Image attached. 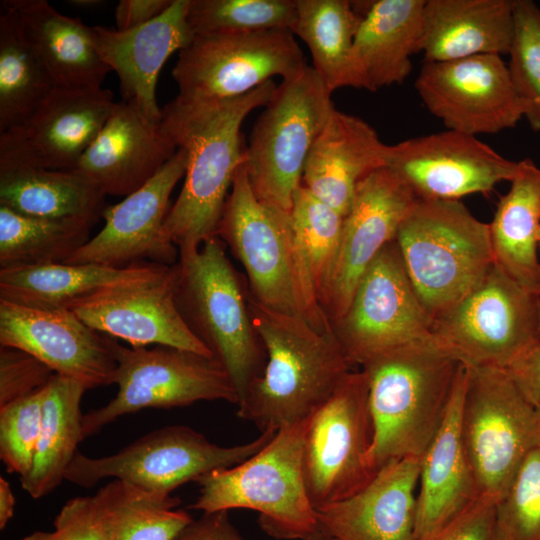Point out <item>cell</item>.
<instances>
[{
    "label": "cell",
    "instance_id": "1",
    "mask_svg": "<svg viewBox=\"0 0 540 540\" xmlns=\"http://www.w3.org/2000/svg\"><path fill=\"white\" fill-rule=\"evenodd\" d=\"M276 87L270 80L224 100L177 95L162 108L161 126L187 154L182 189L164 222L165 234L179 255L195 252L217 236L226 199L245 160L241 125L251 111L269 102Z\"/></svg>",
    "mask_w": 540,
    "mask_h": 540
},
{
    "label": "cell",
    "instance_id": "2",
    "mask_svg": "<svg viewBox=\"0 0 540 540\" xmlns=\"http://www.w3.org/2000/svg\"><path fill=\"white\" fill-rule=\"evenodd\" d=\"M248 304L267 359L238 405L237 415L262 431H278L307 419L353 366L332 333L317 330L302 317L266 308L249 292Z\"/></svg>",
    "mask_w": 540,
    "mask_h": 540
},
{
    "label": "cell",
    "instance_id": "3",
    "mask_svg": "<svg viewBox=\"0 0 540 540\" xmlns=\"http://www.w3.org/2000/svg\"><path fill=\"white\" fill-rule=\"evenodd\" d=\"M460 363L433 339L381 354L361 366L373 426L369 465L422 457L445 417Z\"/></svg>",
    "mask_w": 540,
    "mask_h": 540
},
{
    "label": "cell",
    "instance_id": "4",
    "mask_svg": "<svg viewBox=\"0 0 540 540\" xmlns=\"http://www.w3.org/2000/svg\"><path fill=\"white\" fill-rule=\"evenodd\" d=\"M175 298L188 327L231 380L238 406L262 374L267 356L250 314L248 288L218 236L179 255Z\"/></svg>",
    "mask_w": 540,
    "mask_h": 540
},
{
    "label": "cell",
    "instance_id": "5",
    "mask_svg": "<svg viewBox=\"0 0 540 540\" xmlns=\"http://www.w3.org/2000/svg\"><path fill=\"white\" fill-rule=\"evenodd\" d=\"M394 241L431 321L478 285L495 263L489 224L459 200L419 199Z\"/></svg>",
    "mask_w": 540,
    "mask_h": 540
},
{
    "label": "cell",
    "instance_id": "6",
    "mask_svg": "<svg viewBox=\"0 0 540 540\" xmlns=\"http://www.w3.org/2000/svg\"><path fill=\"white\" fill-rule=\"evenodd\" d=\"M307 419L277 431L247 460L210 471L198 479L199 496L190 508L204 512L250 509L261 529L276 539H306L320 531L304 477Z\"/></svg>",
    "mask_w": 540,
    "mask_h": 540
},
{
    "label": "cell",
    "instance_id": "7",
    "mask_svg": "<svg viewBox=\"0 0 540 540\" xmlns=\"http://www.w3.org/2000/svg\"><path fill=\"white\" fill-rule=\"evenodd\" d=\"M430 330L460 364L508 369L540 342V294L494 263L478 285L431 321Z\"/></svg>",
    "mask_w": 540,
    "mask_h": 540
},
{
    "label": "cell",
    "instance_id": "8",
    "mask_svg": "<svg viewBox=\"0 0 540 540\" xmlns=\"http://www.w3.org/2000/svg\"><path fill=\"white\" fill-rule=\"evenodd\" d=\"M331 95L312 66L276 87L245 148L258 199L290 213L311 148L335 109Z\"/></svg>",
    "mask_w": 540,
    "mask_h": 540
},
{
    "label": "cell",
    "instance_id": "9",
    "mask_svg": "<svg viewBox=\"0 0 540 540\" xmlns=\"http://www.w3.org/2000/svg\"><path fill=\"white\" fill-rule=\"evenodd\" d=\"M461 431L480 496L502 498L540 446V420L506 369L466 367Z\"/></svg>",
    "mask_w": 540,
    "mask_h": 540
},
{
    "label": "cell",
    "instance_id": "10",
    "mask_svg": "<svg viewBox=\"0 0 540 540\" xmlns=\"http://www.w3.org/2000/svg\"><path fill=\"white\" fill-rule=\"evenodd\" d=\"M277 431H262L256 439L236 446H219L184 426L154 430L115 454L89 457L77 452L65 480L83 488L105 478L127 482L163 496L181 485L198 481L212 470L235 466L261 450Z\"/></svg>",
    "mask_w": 540,
    "mask_h": 540
},
{
    "label": "cell",
    "instance_id": "11",
    "mask_svg": "<svg viewBox=\"0 0 540 540\" xmlns=\"http://www.w3.org/2000/svg\"><path fill=\"white\" fill-rule=\"evenodd\" d=\"M112 345L118 391L106 405L83 414V440L116 419L143 409L214 400L238 404L231 380L213 358L168 346L126 347L114 338Z\"/></svg>",
    "mask_w": 540,
    "mask_h": 540
},
{
    "label": "cell",
    "instance_id": "12",
    "mask_svg": "<svg viewBox=\"0 0 540 540\" xmlns=\"http://www.w3.org/2000/svg\"><path fill=\"white\" fill-rule=\"evenodd\" d=\"M217 236L246 271L253 300L304 319L290 213L257 198L244 162L226 199Z\"/></svg>",
    "mask_w": 540,
    "mask_h": 540
},
{
    "label": "cell",
    "instance_id": "13",
    "mask_svg": "<svg viewBox=\"0 0 540 540\" xmlns=\"http://www.w3.org/2000/svg\"><path fill=\"white\" fill-rule=\"evenodd\" d=\"M306 66L290 30L195 34L178 53L172 77L182 98L224 100L245 95L275 76L295 78Z\"/></svg>",
    "mask_w": 540,
    "mask_h": 540
},
{
    "label": "cell",
    "instance_id": "14",
    "mask_svg": "<svg viewBox=\"0 0 540 540\" xmlns=\"http://www.w3.org/2000/svg\"><path fill=\"white\" fill-rule=\"evenodd\" d=\"M372 441L367 378L352 370L306 421L303 470L315 509L353 495L374 477Z\"/></svg>",
    "mask_w": 540,
    "mask_h": 540
},
{
    "label": "cell",
    "instance_id": "15",
    "mask_svg": "<svg viewBox=\"0 0 540 540\" xmlns=\"http://www.w3.org/2000/svg\"><path fill=\"white\" fill-rule=\"evenodd\" d=\"M431 319L405 271L395 241L385 245L369 265L332 334L352 366L428 340Z\"/></svg>",
    "mask_w": 540,
    "mask_h": 540
},
{
    "label": "cell",
    "instance_id": "16",
    "mask_svg": "<svg viewBox=\"0 0 540 540\" xmlns=\"http://www.w3.org/2000/svg\"><path fill=\"white\" fill-rule=\"evenodd\" d=\"M415 89L448 130L473 136L512 128L526 113L507 64L497 54L424 61Z\"/></svg>",
    "mask_w": 540,
    "mask_h": 540
},
{
    "label": "cell",
    "instance_id": "17",
    "mask_svg": "<svg viewBox=\"0 0 540 540\" xmlns=\"http://www.w3.org/2000/svg\"><path fill=\"white\" fill-rule=\"evenodd\" d=\"M385 167L419 199L459 200L510 182L519 162L503 157L477 136L447 129L388 145Z\"/></svg>",
    "mask_w": 540,
    "mask_h": 540
},
{
    "label": "cell",
    "instance_id": "18",
    "mask_svg": "<svg viewBox=\"0 0 540 540\" xmlns=\"http://www.w3.org/2000/svg\"><path fill=\"white\" fill-rule=\"evenodd\" d=\"M186 167V151L178 148L152 179L121 202L105 207L103 228L65 263L117 268L141 262L175 265L179 251L167 238L164 222L170 196Z\"/></svg>",
    "mask_w": 540,
    "mask_h": 540
},
{
    "label": "cell",
    "instance_id": "19",
    "mask_svg": "<svg viewBox=\"0 0 540 540\" xmlns=\"http://www.w3.org/2000/svg\"><path fill=\"white\" fill-rule=\"evenodd\" d=\"M116 104L102 87L54 88L27 119L0 133V161L75 170Z\"/></svg>",
    "mask_w": 540,
    "mask_h": 540
},
{
    "label": "cell",
    "instance_id": "20",
    "mask_svg": "<svg viewBox=\"0 0 540 540\" xmlns=\"http://www.w3.org/2000/svg\"><path fill=\"white\" fill-rule=\"evenodd\" d=\"M418 200L387 167L358 183L344 216L339 254L322 303L330 324L346 312L361 277L383 247L395 240Z\"/></svg>",
    "mask_w": 540,
    "mask_h": 540
},
{
    "label": "cell",
    "instance_id": "21",
    "mask_svg": "<svg viewBox=\"0 0 540 540\" xmlns=\"http://www.w3.org/2000/svg\"><path fill=\"white\" fill-rule=\"evenodd\" d=\"M67 309L95 331L132 347L156 344L213 358L178 309L175 265L146 279L104 288Z\"/></svg>",
    "mask_w": 540,
    "mask_h": 540
},
{
    "label": "cell",
    "instance_id": "22",
    "mask_svg": "<svg viewBox=\"0 0 540 540\" xmlns=\"http://www.w3.org/2000/svg\"><path fill=\"white\" fill-rule=\"evenodd\" d=\"M113 338L70 309H42L0 299V345L21 349L87 390L114 384Z\"/></svg>",
    "mask_w": 540,
    "mask_h": 540
},
{
    "label": "cell",
    "instance_id": "23",
    "mask_svg": "<svg viewBox=\"0 0 540 540\" xmlns=\"http://www.w3.org/2000/svg\"><path fill=\"white\" fill-rule=\"evenodd\" d=\"M189 4L190 0H173L161 15L130 30L91 26L98 55L119 77L122 100L152 122L162 118L156 98L159 73L195 36L187 18Z\"/></svg>",
    "mask_w": 540,
    "mask_h": 540
},
{
    "label": "cell",
    "instance_id": "24",
    "mask_svg": "<svg viewBox=\"0 0 540 540\" xmlns=\"http://www.w3.org/2000/svg\"><path fill=\"white\" fill-rule=\"evenodd\" d=\"M177 149L160 122L121 100L75 170L105 196L126 197L152 179Z\"/></svg>",
    "mask_w": 540,
    "mask_h": 540
},
{
    "label": "cell",
    "instance_id": "25",
    "mask_svg": "<svg viewBox=\"0 0 540 540\" xmlns=\"http://www.w3.org/2000/svg\"><path fill=\"white\" fill-rule=\"evenodd\" d=\"M420 464L391 460L358 492L317 508L320 530L338 540H416Z\"/></svg>",
    "mask_w": 540,
    "mask_h": 540
},
{
    "label": "cell",
    "instance_id": "26",
    "mask_svg": "<svg viewBox=\"0 0 540 540\" xmlns=\"http://www.w3.org/2000/svg\"><path fill=\"white\" fill-rule=\"evenodd\" d=\"M465 380L461 364L443 422L421 457L416 540L443 528L480 497L461 431Z\"/></svg>",
    "mask_w": 540,
    "mask_h": 540
},
{
    "label": "cell",
    "instance_id": "27",
    "mask_svg": "<svg viewBox=\"0 0 540 540\" xmlns=\"http://www.w3.org/2000/svg\"><path fill=\"white\" fill-rule=\"evenodd\" d=\"M387 150L372 126L335 108L311 148L301 185L345 216L358 183L386 166Z\"/></svg>",
    "mask_w": 540,
    "mask_h": 540
},
{
    "label": "cell",
    "instance_id": "28",
    "mask_svg": "<svg viewBox=\"0 0 540 540\" xmlns=\"http://www.w3.org/2000/svg\"><path fill=\"white\" fill-rule=\"evenodd\" d=\"M425 0L368 2L352 49V87L375 92L401 84L421 52Z\"/></svg>",
    "mask_w": 540,
    "mask_h": 540
},
{
    "label": "cell",
    "instance_id": "29",
    "mask_svg": "<svg viewBox=\"0 0 540 540\" xmlns=\"http://www.w3.org/2000/svg\"><path fill=\"white\" fill-rule=\"evenodd\" d=\"M515 0H425L421 52L425 61L507 54Z\"/></svg>",
    "mask_w": 540,
    "mask_h": 540
},
{
    "label": "cell",
    "instance_id": "30",
    "mask_svg": "<svg viewBox=\"0 0 540 540\" xmlns=\"http://www.w3.org/2000/svg\"><path fill=\"white\" fill-rule=\"evenodd\" d=\"M55 88L101 87L110 69L98 55L91 26L46 0H6Z\"/></svg>",
    "mask_w": 540,
    "mask_h": 540
},
{
    "label": "cell",
    "instance_id": "31",
    "mask_svg": "<svg viewBox=\"0 0 540 540\" xmlns=\"http://www.w3.org/2000/svg\"><path fill=\"white\" fill-rule=\"evenodd\" d=\"M166 265L123 268L101 264H47L0 269V299L35 308L63 309L104 288L149 278Z\"/></svg>",
    "mask_w": 540,
    "mask_h": 540
},
{
    "label": "cell",
    "instance_id": "32",
    "mask_svg": "<svg viewBox=\"0 0 540 540\" xmlns=\"http://www.w3.org/2000/svg\"><path fill=\"white\" fill-rule=\"evenodd\" d=\"M290 216L304 319L317 330L332 333L322 303L339 254L344 216L302 185Z\"/></svg>",
    "mask_w": 540,
    "mask_h": 540
},
{
    "label": "cell",
    "instance_id": "33",
    "mask_svg": "<svg viewBox=\"0 0 540 540\" xmlns=\"http://www.w3.org/2000/svg\"><path fill=\"white\" fill-rule=\"evenodd\" d=\"M510 183L489 223L495 263L520 285L539 293L540 168L523 159Z\"/></svg>",
    "mask_w": 540,
    "mask_h": 540
},
{
    "label": "cell",
    "instance_id": "34",
    "mask_svg": "<svg viewBox=\"0 0 540 540\" xmlns=\"http://www.w3.org/2000/svg\"><path fill=\"white\" fill-rule=\"evenodd\" d=\"M105 195L76 170H51L0 161V205L29 217L97 222Z\"/></svg>",
    "mask_w": 540,
    "mask_h": 540
},
{
    "label": "cell",
    "instance_id": "35",
    "mask_svg": "<svg viewBox=\"0 0 540 540\" xmlns=\"http://www.w3.org/2000/svg\"><path fill=\"white\" fill-rule=\"evenodd\" d=\"M87 389L54 374L45 387L42 423L29 471L20 478L22 488L34 499L47 496L63 480L83 441L81 400Z\"/></svg>",
    "mask_w": 540,
    "mask_h": 540
},
{
    "label": "cell",
    "instance_id": "36",
    "mask_svg": "<svg viewBox=\"0 0 540 540\" xmlns=\"http://www.w3.org/2000/svg\"><path fill=\"white\" fill-rule=\"evenodd\" d=\"M367 5L348 0H296L291 32L309 48L312 67L331 94L352 87L353 43Z\"/></svg>",
    "mask_w": 540,
    "mask_h": 540
},
{
    "label": "cell",
    "instance_id": "37",
    "mask_svg": "<svg viewBox=\"0 0 540 540\" xmlns=\"http://www.w3.org/2000/svg\"><path fill=\"white\" fill-rule=\"evenodd\" d=\"M104 540H173L193 518L180 500L113 479L91 496Z\"/></svg>",
    "mask_w": 540,
    "mask_h": 540
},
{
    "label": "cell",
    "instance_id": "38",
    "mask_svg": "<svg viewBox=\"0 0 540 540\" xmlns=\"http://www.w3.org/2000/svg\"><path fill=\"white\" fill-rule=\"evenodd\" d=\"M14 10L0 5V133L27 119L54 89Z\"/></svg>",
    "mask_w": 540,
    "mask_h": 540
},
{
    "label": "cell",
    "instance_id": "39",
    "mask_svg": "<svg viewBox=\"0 0 540 540\" xmlns=\"http://www.w3.org/2000/svg\"><path fill=\"white\" fill-rule=\"evenodd\" d=\"M96 222L29 217L0 205V269L65 263Z\"/></svg>",
    "mask_w": 540,
    "mask_h": 540
},
{
    "label": "cell",
    "instance_id": "40",
    "mask_svg": "<svg viewBox=\"0 0 540 540\" xmlns=\"http://www.w3.org/2000/svg\"><path fill=\"white\" fill-rule=\"evenodd\" d=\"M296 0H190L188 22L195 34L290 30Z\"/></svg>",
    "mask_w": 540,
    "mask_h": 540
},
{
    "label": "cell",
    "instance_id": "41",
    "mask_svg": "<svg viewBox=\"0 0 540 540\" xmlns=\"http://www.w3.org/2000/svg\"><path fill=\"white\" fill-rule=\"evenodd\" d=\"M507 64L514 88L525 106V118L540 132V7L515 0L514 30Z\"/></svg>",
    "mask_w": 540,
    "mask_h": 540
},
{
    "label": "cell",
    "instance_id": "42",
    "mask_svg": "<svg viewBox=\"0 0 540 540\" xmlns=\"http://www.w3.org/2000/svg\"><path fill=\"white\" fill-rule=\"evenodd\" d=\"M496 531L498 540H540V446L496 503Z\"/></svg>",
    "mask_w": 540,
    "mask_h": 540
},
{
    "label": "cell",
    "instance_id": "43",
    "mask_svg": "<svg viewBox=\"0 0 540 540\" xmlns=\"http://www.w3.org/2000/svg\"><path fill=\"white\" fill-rule=\"evenodd\" d=\"M46 387V386H45ZM45 387L0 407V458L7 472L30 469L40 434Z\"/></svg>",
    "mask_w": 540,
    "mask_h": 540
},
{
    "label": "cell",
    "instance_id": "44",
    "mask_svg": "<svg viewBox=\"0 0 540 540\" xmlns=\"http://www.w3.org/2000/svg\"><path fill=\"white\" fill-rule=\"evenodd\" d=\"M55 373L33 355L0 347V407L44 388Z\"/></svg>",
    "mask_w": 540,
    "mask_h": 540
},
{
    "label": "cell",
    "instance_id": "45",
    "mask_svg": "<svg viewBox=\"0 0 540 540\" xmlns=\"http://www.w3.org/2000/svg\"><path fill=\"white\" fill-rule=\"evenodd\" d=\"M53 526V531H35L19 540H104L91 496L68 500L55 517Z\"/></svg>",
    "mask_w": 540,
    "mask_h": 540
},
{
    "label": "cell",
    "instance_id": "46",
    "mask_svg": "<svg viewBox=\"0 0 540 540\" xmlns=\"http://www.w3.org/2000/svg\"><path fill=\"white\" fill-rule=\"evenodd\" d=\"M496 503L492 498L480 496L455 519L423 540H498Z\"/></svg>",
    "mask_w": 540,
    "mask_h": 540
},
{
    "label": "cell",
    "instance_id": "47",
    "mask_svg": "<svg viewBox=\"0 0 540 540\" xmlns=\"http://www.w3.org/2000/svg\"><path fill=\"white\" fill-rule=\"evenodd\" d=\"M228 512H204L185 525L173 540H244L230 521Z\"/></svg>",
    "mask_w": 540,
    "mask_h": 540
},
{
    "label": "cell",
    "instance_id": "48",
    "mask_svg": "<svg viewBox=\"0 0 540 540\" xmlns=\"http://www.w3.org/2000/svg\"><path fill=\"white\" fill-rule=\"evenodd\" d=\"M173 0H121L114 16L116 29L130 30L142 26L161 15Z\"/></svg>",
    "mask_w": 540,
    "mask_h": 540
},
{
    "label": "cell",
    "instance_id": "49",
    "mask_svg": "<svg viewBox=\"0 0 540 540\" xmlns=\"http://www.w3.org/2000/svg\"><path fill=\"white\" fill-rule=\"evenodd\" d=\"M506 370L526 399L535 406L540 401V342Z\"/></svg>",
    "mask_w": 540,
    "mask_h": 540
},
{
    "label": "cell",
    "instance_id": "50",
    "mask_svg": "<svg viewBox=\"0 0 540 540\" xmlns=\"http://www.w3.org/2000/svg\"><path fill=\"white\" fill-rule=\"evenodd\" d=\"M15 497L9 482L0 477V529L3 530L14 516Z\"/></svg>",
    "mask_w": 540,
    "mask_h": 540
},
{
    "label": "cell",
    "instance_id": "51",
    "mask_svg": "<svg viewBox=\"0 0 540 540\" xmlns=\"http://www.w3.org/2000/svg\"><path fill=\"white\" fill-rule=\"evenodd\" d=\"M68 3L80 9H94L100 7L104 1L102 0H69Z\"/></svg>",
    "mask_w": 540,
    "mask_h": 540
},
{
    "label": "cell",
    "instance_id": "52",
    "mask_svg": "<svg viewBox=\"0 0 540 540\" xmlns=\"http://www.w3.org/2000/svg\"><path fill=\"white\" fill-rule=\"evenodd\" d=\"M303 540H338L336 539L335 537H332L324 532H322L321 530L309 537H307L306 539H303Z\"/></svg>",
    "mask_w": 540,
    "mask_h": 540
},
{
    "label": "cell",
    "instance_id": "53",
    "mask_svg": "<svg viewBox=\"0 0 540 540\" xmlns=\"http://www.w3.org/2000/svg\"><path fill=\"white\" fill-rule=\"evenodd\" d=\"M535 409H536V412H537V416L540 420V401L535 405Z\"/></svg>",
    "mask_w": 540,
    "mask_h": 540
},
{
    "label": "cell",
    "instance_id": "54",
    "mask_svg": "<svg viewBox=\"0 0 540 540\" xmlns=\"http://www.w3.org/2000/svg\"><path fill=\"white\" fill-rule=\"evenodd\" d=\"M539 251H540V240H539ZM539 294H540V283H539Z\"/></svg>",
    "mask_w": 540,
    "mask_h": 540
}]
</instances>
